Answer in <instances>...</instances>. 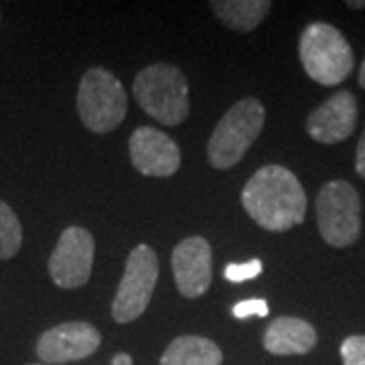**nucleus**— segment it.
I'll return each mask as SVG.
<instances>
[{"label": "nucleus", "mask_w": 365, "mask_h": 365, "mask_svg": "<svg viewBox=\"0 0 365 365\" xmlns=\"http://www.w3.org/2000/svg\"><path fill=\"white\" fill-rule=\"evenodd\" d=\"M93 237L88 230L71 225L61 234L49 258V276L59 288L83 287L93 266Z\"/></svg>", "instance_id": "8"}, {"label": "nucleus", "mask_w": 365, "mask_h": 365, "mask_svg": "<svg viewBox=\"0 0 365 365\" xmlns=\"http://www.w3.org/2000/svg\"><path fill=\"white\" fill-rule=\"evenodd\" d=\"M347 6L349 9H365V0H361V2H347Z\"/></svg>", "instance_id": "23"}, {"label": "nucleus", "mask_w": 365, "mask_h": 365, "mask_svg": "<svg viewBox=\"0 0 365 365\" xmlns=\"http://www.w3.org/2000/svg\"><path fill=\"white\" fill-rule=\"evenodd\" d=\"M23 246V227L13 207L0 201V260L16 256Z\"/></svg>", "instance_id": "16"}, {"label": "nucleus", "mask_w": 365, "mask_h": 365, "mask_svg": "<svg viewBox=\"0 0 365 365\" xmlns=\"http://www.w3.org/2000/svg\"><path fill=\"white\" fill-rule=\"evenodd\" d=\"M299 55L309 78L327 88L339 86L349 78L355 61L351 47L339 29L327 23H313L302 31Z\"/></svg>", "instance_id": "3"}, {"label": "nucleus", "mask_w": 365, "mask_h": 365, "mask_svg": "<svg viewBox=\"0 0 365 365\" xmlns=\"http://www.w3.org/2000/svg\"><path fill=\"white\" fill-rule=\"evenodd\" d=\"M157 254L144 244L136 246L126 260V270L112 302V317L116 323H130L146 311L157 287Z\"/></svg>", "instance_id": "7"}, {"label": "nucleus", "mask_w": 365, "mask_h": 365, "mask_svg": "<svg viewBox=\"0 0 365 365\" xmlns=\"http://www.w3.org/2000/svg\"><path fill=\"white\" fill-rule=\"evenodd\" d=\"M110 365H132V357L128 353H116Z\"/></svg>", "instance_id": "21"}, {"label": "nucleus", "mask_w": 365, "mask_h": 365, "mask_svg": "<svg viewBox=\"0 0 365 365\" xmlns=\"http://www.w3.org/2000/svg\"><path fill=\"white\" fill-rule=\"evenodd\" d=\"M29 365H45V364H29Z\"/></svg>", "instance_id": "24"}, {"label": "nucleus", "mask_w": 365, "mask_h": 365, "mask_svg": "<svg viewBox=\"0 0 365 365\" xmlns=\"http://www.w3.org/2000/svg\"><path fill=\"white\" fill-rule=\"evenodd\" d=\"M235 319H248V317H268L270 313V307L264 299H250L237 302L234 309H232Z\"/></svg>", "instance_id": "19"}, {"label": "nucleus", "mask_w": 365, "mask_h": 365, "mask_svg": "<svg viewBox=\"0 0 365 365\" xmlns=\"http://www.w3.org/2000/svg\"><path fill=\"white\" fill-rule=\"evenodd\" d=\"M222 349L205 337L182 335L170 341L158 365H222Z\"/></svg>", "instance_id": "14"}, {"label": "nucleus", "mask_w": 365, "mask_h": 365, "mask_svg": "<svg viewBox=\"0 0 365 365\" xmlns=\"http://www.w3.org/2000/svg\"><path fill=\"white\" fill-rule=\"evenodd\" d=\"M100 343L102 335L90 323H61L41 335L37 341V355L45 365H63L90 357Z\"/></svg>", "instance_id": "9"}, {"label": "nucleus", "mask_w": 365, "mask_h": 365, "mask_svg": "<svg viewBox=\"0 0 365 365\" xmlns=\"http://www.w3.org/2000/svg\"><path fill=\"white\" fill-rule=\"evenodd\" d=\"M262 272V262L260 260H248L242 262V264H227L225 266V280L230 282H246V280H252L256 278L258 274Z\"/></svg>", "instance_id": "18"}, {"label": "nucleus", "mask_w": 365, "mask_h": 365, "mask_svg": "<svg viewBox=\"0 0 365 365\" xmlns=\"http://www.w3.org/2000/svg\"><path fill=\"white\" fill-rule=\"evenodd\" d=\"M264 106L246 98L232 106L217 122L207 144V158L215 169H232L246 155L264 128Z\"/></svg>", "instance_id": "4"}, {"label": "nucleus", "mask_w": 365, "mask_h": 365, "mask_svg": "<svg viewBox=\"0 0 365 365\" xmlns=\"http://www.w3.org/2000/svg\"><path fill=\"white\" fill-rule=\"evenodd\" d=\"M359 86L365 90V59L364 63H361V69H359Z\"/></svg>", "instance_id": "22"}, {"label": "nucleus", "mask_w": 365, "mask_h": 365, "mask_svg": "<svg viewBox=\"0 0 365 365\" xmlns=\"http://www.w3.org/2000/svg\"><path fill=\"white\" fill-rule=\"evenodd\" d=\"M126 110L128 98L114 73L102 67H91L83 73L78 90V112L88 130L112 132L124 120Z\"/></svg>", "instance_id": "5"}, {"label": "nucleus", "mask_w": 365, "mask_h": 365, "mask_svg": "<svg viewBox=\"0 0 365 365\" xmlns=\"http://www.w3.org/2000/svg\"><path fill=\"white\" fill-rule=\"evenodd\" d=\"M173 274L185 299L203 297L211 284V246L203 237H187L173 250Z\"/></svg>", "instance_id": "11"}, {"label": "nucleus", "mask_w": 365, "mask_h": 365, "mask_svg": "<svg viewBox=\"0 0 365 365\" xmlns=\"http://www.w3.org/2000/svg\"><path fill=\"white\" fill-rule=\"evenodd\" d=\"M317 223L329 246L347 248L361 234V199L351 182L331 181L317 195Z\"/></svg>", "instance_id": "6"}, {"label": "nucleus", "mask_w": 365, "mask_h": 365, "mask_svg": "<svg viewBox=\"0 0 365 365\" xmlns=\"http://www.w3.org/2000/svg\"><path fill=\"white\" fill-rule=\"evenodd\" d=\"M357 124V102L351 91L341 90L319 106L307 118V130L311 138L323 144L347 140Z\"/></svg>", "instance_id": "12"}, {"label": "nucleus", "mask_w": 365, "mask_h": 365, "mask_svg": "<svg viewBox=\"0 0 365 365\" xmlns=\"http://www.w3.org/2000/svg\"><path fill=\"white\" fill-rule=\"evenodd\" d=\"M242 205L264 230L287 232L304 222L307 195L292 170L280 165H268L256 170L246 182Z\"/></svg>", "instance_id": "1"}, {"label": "nucleus", "mask_w": 365, "mask_h": 365, "mask_svg": "<svg viewBox=\"0 0 365 365\" xmlns=\"http://www.w3.org/2000/svg\"><path fill=\"white\" fill-rule=\"evenodd\" d=\"M130 158L146 177H173L181 167V150L165 132L143 126L132 132Z\"/></svg>", "instance_id": "10"}, {"label": "nucleus", "mask_w": 365, "mask_h": 365, "mask_svg": "<svg viewBox=\"0 0 365 365\" xmlns=\"http://www.w3.org/2000/svg\"><path fill=\"white\" fill-rule=\"evenodd\" d=\"M211 6L230 29L248 33L260 25L272 4L266 0H215Z\"/></svg>", "instance_id": "15"}, {"label": "nucleus", "mask_w": 365, "mask_h": 365, "mask_svg": "<svg viewBox=\"0 0 365 365\" xmlns=\"http://www.w3.org/2000/svg\"><path fill=\"white\" fill-rule=\"evenodd\" d=\"M132 90L144 112L165 126H177L189 116V86L179 67L169 63L144 67Z\"/></svg>", "instance_id": "2"}, {"label": "nucleus", "mask_w": 365, "mask_h": 365, "mask_svg": "<svg viewBox=\"0 0 365 365\" xmlns=\"http://www.w3.org/2000/svg\"><path fill=\"white\" fill-rule=\"evenodd\" d=\"M317 345L314 327L299 317L274 319L264 331V349L272 355H307Z\"/></svg>", "instance_id": "13"}, {"label": "nucleus", "mask_w": 365, "mask_h": 365, "mask_svg": "<svg viewBox=\"0 0 365 365\" xmlns=\"http://www.w3.org/2000/svg\"><path fill=\"white\" fill-rule=\"evenodd\" d=\"M355 169H357V175L365 179V130L359 138V144H357V157H355Z\"/></svg>", "instance_id": "20"}, {"label": "nucleus", "mask_w": 365, "mask_h": 365, "mask_svg": "<svg viewBox=\"0 0 365 365\" xmlns=\"http://www.w3.org/2000/svg\"><path fill=\"white\" fill-rule=\"evenodd\" d=\"M343 365H365V335H351L341 343Z\"/></svg>", "instance_id": "17"}]
</instances>
